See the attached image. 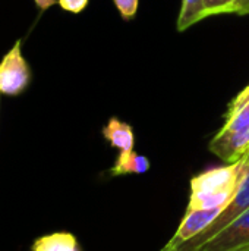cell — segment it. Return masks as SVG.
Returning <instances> with one entry per match:
<instances>
[{"instance_id": "3", "label": "cell", "mask_w": 249, "mask_h": 251, "mask_svg": "<svg viewBox=\"0 0 249 251\" xmlns=\"http://www.w3.org/2000/svg\"><path fill=\"white\" fill-rule=\"evenodd\" d=\"M248 157V166H247V172L239 184V188L236 191V194L232 197V200L226 204V207L222 210V213L217 216V219L207 228L204 229L200 235H197L195 238L186 241L185 244L173 249L170 251H197L203 244H205L210 238H213L214 235H217L222 229H225L229 224H232L235 219H238L244 212H247L249 209V154Z\"/></svg>"}, {"instance_id": "4", "label": "cell", "mask_w": 249, "mask_h": 251, "mask_svg": "<svg viewBox=\"0 0 249 251\" xmlns=\"http://www.w3.org/2000/svg\"><path fill=\"white\" fill-rule=\"evenodd\" d=\"M29 78V68L21 51V40H18L0 62V93L16 96L26 88Z\"/></svg>"}, {"instance_id": "13", "label": "cell", "mask_w": 249, "mask_h": 251, "mask_svg": "<svg viewBox=\"0 0 249 251\" xmlns=\"http://www.w3.org/2000/svg\"><path fill=\"white\" fill-rule=\"evenodd\" d=\"M57 1L62 6V9H65L68 12H72V13L82 12L88 4V0H57Z\"/></svg>"}, {"instance_id": "14", "label": "cell", "mask_w": 249, "mask_h": 251, "mask_svg": "<svg viewBox=\"0 0 249 251\" xmlns=\"http://www.w3.org/2000/svg\"><path fill=\"white\" fill-rule=\"evenodd\" d=\"M223 13H236V15H248L249 13V0H233Z\"/></svg>"}, {"instance_id": "17", "label": "cell", "mask_w": 249, "mask_h": 251, "mask_svg": "<svg viewBox=\"0 0 249 251\" xmlns=\"http://www.w3.org/2000/svg\"><path fill=\"white\" fill-rule=\"evenodd\" d=\"M239 251H249V246L248 247H245V249H242V250H239Z\"/></svg>"}, {"instance_id": "5", "label": "cell", "mask_w": 249, "mask_h": 251, "mask_svg": "<svg viewBox=\"0 0 249 251\" xmlns=\"http://www.w3.org/2000/svg\"><path fill=\"white\" fill-rule=\"evenodd\" d=\"M249 246V209L197 251H239Z\"/></svg>"}, {"instance_id": "16", "label": "cell", "mask_w": 249, "mask_h": 251, "mask_svg": "<svg viewBox=\"0 0 249 251\" xmlns=\"http://www.w3.org/2000/svg\"><path fill=\"white\" fill-rule=\"evenodd\" d=\"M239 96H241V97H242L244 100H247V101L249 103V85H248V87H245V88H244V90H242V91L239 93Z\"/></svg>"}, {"instance_id": "12", "label": "cell", "mask_w": 249, "mask_h": 251, "mask_svg": "<svg viewBox=\"0 0 249 251\" xmlns=\"http://www.w3.org/2000/svg\"><path fill=\"white\" fill-rule=\"evenodd\" d=\"M205 1V16L220 15L233 0H204Z\"/></svg>"}, {"instance_id": "1", "label": "cell", "mask_w": 249, "mask_h": 251, "mask_svg": "<svg viewBox=\"0 0 249 251\" xmlns=\"http://www.w3.org/2000/svg\"><path fill=\"white\" fill-rule=\"evenodd\" d=\"M247 166L248 157H244L235 163H226L195 175L191 179L186 212L226 207L236 194L247 172Z\"/></svg>"}, {"instance_id": "10", "label": "cell", "mask_w": 249, "mask_h": 251, "mask_svg": "<svg viewBox=\"0 0 249 251\" xmlns=\"http://www.w3.org/2000/svg\"><path fill=\"white\" fill-rule=\"evenodd\" d=\"M204 18H207L204 0H182V7L178 18V31H185Z\"/></svg>"}, {"instance_id": "2", "label": "cell", "mask_w": 249, "mask_h": 251, "mask_svg": "<svg viewBox=\"0 0 249 251\" xmlns=\"http://www.w3.org/2000/svg\"><path fill=\"white\" fill-rule=\"evenodd\" d=\"M210 150L226 163H235L249 154V103L239 94L225 115V125L210 143Z\"/></svg>"}, {"instance_id": "15", "label": "cell", "mask_w": 249, "mask_h": 251, "mask_svg": "<svg viewBox=\"0 0 249 251\" xmlns=\"http://www.w3.org/2000/svg\"><path fill=\"white\" fill-rule=\"evenodd\" d=\"M54 1H56V0H35L37 6H38L41 10H45V9H48L50 6H53V4H54Z\"/></svg>"}, {"instance_id": "6", "label": "cell", "mask_w": 249, "mask_h": 251, "mask_svg": "<svg viewBox=\"0 0 249 251\" xmlns=\"http://www.w3.org/2000/svg\"><path fill=\"white\" fill-rule=\"evenodd\" d=\"M225 207H214V209H204V210H194V212H185V216L175 232V235L170 238V241L160 251H170L186 241L195 238L200 235L204 229H207L222 213Z\"/></svg>"}, {"instance_id": "7", "label": "cell", "mask_w": 249, "mask_h": 251, "mask_svg": "<svg viewBox=\"0 0 249 251\" xmlns=\"http://www.w3.org/2000/svg\"><path fill=\"white\" fill-rule=\"evenodd\" d=\"M150 160L142 156L135 153L134 150H126L120 151L119 156L116 157L114 165L110 169L112 176H123V175H141L150 171Z\"/></svg>"}, {"instance_id": "8", "label": "cell", "mask_w": 249, "mask_h": 251, "mask_svg": "<svg viewBox=\"0 0 249 251\" xmlns=\"http://www.w3.org/2000/svg\"><path fill=\"white\" fill-rule=\"evenodd\" d=\"M103 137L110 143L112 147L119 149L120 151L134 150V144H135L134 129L129 124H125L117 118H112L107 122V125L103 128Z\"/></svg>"}, {"instance_id": "11", "label": "cell", "mask_w": 249, "mask_h": 251, "mask_svg": "<svg viewBox=\"0 0 249 251\" xmlns=\"http://www.w3.org/2000/svg\"><path fill=\"white\" fill-rule=\"evenodd\" d=\"M119 13L122 15L123 19L129 21L135 16L138 10V1L139 0H113Z\"/></svg>"}, {"instance_id": "9", "label": "cell", "mask_w": 249, "mask_h": 251, "mask_svg": "<svg viewBox=\"0 0 249 251\" xmlns=\"http://www.w3.org/2000/svg\"><path fill=\"white\" fill-rule=\"evenodd\" d=\"M32 251H82L70 232H54L35 240Z\"/></svg>"}]
</instances>
